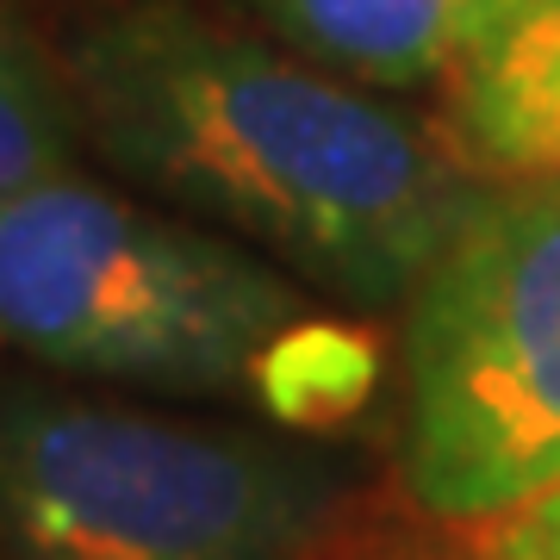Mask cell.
<instances>
[{"mask_svg":"<svg viewBox=\"0 0 560 560\" xmlns=\"http://www.w3.org/2000/svg\"><path fill=\"white\" fill-rule=\"evenodd\" d=\"M69 94L119 168L349 305L405 300L480 194L399 113L180 0L88 25Z\"/></svg>","mask_w":560,"mask_h":560,"instance_id":"6da1fadb","label":"cell"},{"mask_svg":"<svg viewBox=\"0 0 560 560\" xmlns=\"http://www.w3.org/2000/svg\"><path fill=\"white\" fill-rule=\"evenodd\" d=\"M305 300L243 243L50 175L0 200V342L162 393L261 381Z\"/></svg>","mask_w":560,"mask_h":560,"instance_id":"7a4b0ae2","label":"cell"},{"mask_svg":"<svg viewBox=\"0 0 560 560\" xmlns=\"http://www.w3.org/2000/svg\"><path fill=\"white\" fill-rule=\"evenodd\" d=\"M399 480L455 529L560 486V180L480 187L405 293Z\"/></svg>","mask_w":560,"mask_h":560,"instance_id":"3957f363","label":"cell"},{"mask_svg":"<svg viewBox=\"0 0 560 560\" xmlns=\"http://www.w3.org/2000/svg\"><path fill=\"white\" fill-rule=\"evenodd\" d=\"M330 499V467L293 442L0 386L13 560H300Z\"/></svg>","mask_w":560,"mask_h":560,"instance_id":"277c9868","label":"cell"},{"mask_svg":"<svg viewBox=\"0 0 560 560\" xmlns=\"http://www.w3.org/2000/svg\"><path fill=\"white\" fill-rule=\"evenodd\" d=\"M448 138L499 180H560V7L480 38L448 69Z\"/></svg>","mask_w":560,"mask_h":560,"instance_id":"5b68a950","label":"cell"},{"mask_svg":"<svg viewBox=\"0 0 560 560\" xmlns=\"http://www.w3.org/2000/svg\"><path fill=\"white\" fill-rule=\"evenodd\" d=\"M256 13L300 57L381 88H411L474 50L486 0H256Z\"/></svg>","mask_w":560,"mask_h":560,"instance_id":"8992f818","label":"cell"},{"mask_svg":"<svg viewBox=\"0 0 560 560\" xmlns=\"http://www.w3.org/2000/svg\"><path fill=\"white\" fill-rule=\"evenodd\" d=\"M75 94L50 81L20 32L0 25V200L62 175L75 150Z\"/></svg>","mask_w":560,"mask_h":560,"instance_id":"52a82bcc","label":"cell"},{"mask_svg":"<svg viewBox=\"0 0 560 560\" xmlns=\"http://www.w3.org/2000/svg\"><path fill=\"white\" fill-rule=\"evenodd\" d=\"M261 393L287 411V418H324L349 405L355 393H368V355H361L355 337H342L330 324L305 318L293 337L275 349L268 374H261Z\"/></svg>","mask_w":560,"mask_h":560,"instance_id":"ba28073f","label":"cell"},{"mask_svg":"<svg viewBox=\"0 0 560 560\" xmlns=\"http://www.w3.org/2000/svg\"><path fill=\"white\" fill-rule=\"evenodd\" d=\"M474 560H560V486L511 517L486 523L474 541Z\"/></svg>","mask_w":560,"mask_h":560,"instance_id":"9c48e42d","label":"cell"},{"mask_svg":"<svg viewBox=\"0 0 560 560\" xmlns=\"http://www.w3.org/2000/svg\"><path fill=\"white\" fill-rule=\"evenodd\" d=\"M548 7H560V0H486V20H480V38H492V32H504V25L529 20V13H548ZM474 38V44H480Z\"/></svg>","mask_w":560,"mask_h":560,"instance_id":"30bf717a","label":"cell"}]
</instances>
